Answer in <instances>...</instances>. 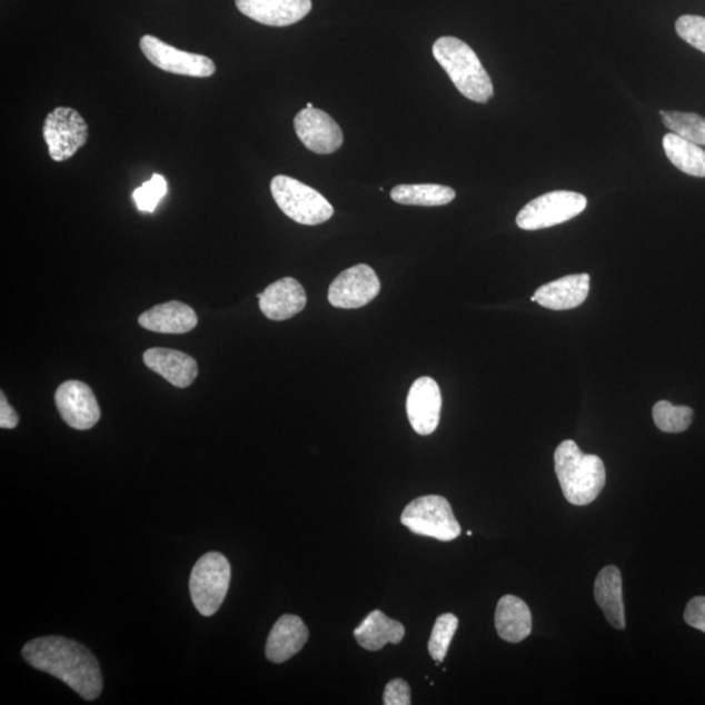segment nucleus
I'll return each instance as SVG.
<instances>
[{"label": "nucleus", "instance_id": "nucleus-3", "mask_svg": "<svg viewBox=\"0 0 705 705\" xmlns=\"http://www.w3.org/2000/svg\"><path fill=\"white\" fill-rule=\"evenodd\" d=\"M433 56L464 97L478 103L489 102L494 96L491 79L469 44L456 37H440L433 44Z\"/></svg>", "mask_w": 705, "mask_h": 705}, {"label": "nucleus", "instance_id": "nucleus-22", "mask_svg": "<svg viewBox=\"0 0 705 705\" xmlns=\"http://www.w3.org/2000/svg\"><path fill=\"white\" fill-rule=\"evenodd\" d=\"M405 627L400 622L388 618L384 612L374 610L355 629L359 645L367 651H379L388 643L399 644L404 639Z\"/></svg>", "mask_w": 705, "mask_h": 705}, {"label": "nucleus", "instance_id": "nucleus-1", "mask_svg": "<svg viewBox=\"0 0 705 705\" xmlns=\"http://www.w3.org/2000/svg\"><path fill=\"white\" fill-rule=\"evenodd\" d=\"M22 657L34 669L48 673L78 693L96 701L102 693L100 664L86 645L63 636H43L26 644Z\"/></svg>", "mask_w": 705, "mask_h": 705}, {"label": "nucleus", "instance_id": "nucleus-20", "mask_svg": "<svg viewBox=\"0 0 705 705\" xmlns=\"http://www.w3.org/2000/svg\"><path fill=\"white\" fill-rule=\"evenodd\" d=\"M595 599L614 628H626L624 584L618 567L607 566L599 572L595 582Z\"/></svg>", "mask_w": 705, "mask_h": 705}, {"label": "nucleus", "instance_id": "nucleus-32", "mask_svg": "<svg viewBox=\"0 0 705 705\" xmlns=\"http://www.w3.org/2000/svg\"><path fill=\"white\" fill-rule=\"evenodd\" d=\"M19 424V416L6 399V395L0 394V427L2 429H14Z\"/></svg>", "mask_w": 705, "mask_h": 705}, {"label": "nucleus", "instance_id": "nucleus-14", "mask_svg": "<svg viewBox=\"0 0 705 705\" xmlns=\"http://www.w3.org/2000/svg\"><path fill=\"white\" fill-rule=\"evenodd\" d=\"M245 17L268 27L296 24L312 10L311 0H236Z\"/></svg>", "mask_w": 705, "mask_h": 705}, {"label": "nucleus", "instance_id": "nucleus-7", "mask_svg": "<svg viewBox=\"0 0 705 705\" xmlns=\"http://www.w3.org/2000/svg\"><path fill=\"white\" fill-rule=\"evenodd\" d=\"M588 206L587 198L574 191H553L525 206L516 217L523 230H542L575 219Z\"/></svg>", "mask_w": 705, "mask_h": 705}, {"label": "nucleus", "instance_id": "nucleus-16", "mask_svg": "<svg viewBox=\"0 0 705 705\" xmlns=\"http://www.w3.org/2000/svg\"><path fill=\"white\" fill-rule=\"evenodd\" d=\"M589 287L588 274L569 275L537 289L532 301L554 311L572 310L585 302Z\"/></svg>", "mask_w": 705, "mask_h": 705}, {"label": "nucleus", "instance_id": "nucleus-4", "mask_svg": "<svg viewBox=\"0 0 705 705\" xmlns=\"http://www.w3.org/2000/svg\"><path fill=\"white\" fill-rule=\"evenodd\" d=\"M271 192L281 211L292 221L320 225L334 216V207L320 192L288 176H276Z\"/></svg>", "mask_w": 705, "mask_h": 705}, {"label": "nucleus", "instance_id": "nucleus-18", "mask_svg": "<svg viewBox=\"0 0 705 705\" xmlns=\"http://www.w3.org/2000/svg\"><path fill=\"white\" fill-rule=\"evenodd\" d=\"M148 369L161 375L178 388L190 387L198 377V364L183 351L152 348L142 356Z\"/></svg>", "mask_w": 705, "mask_h": 705}, {"label": "nucleus", "instance_id": "nucleus-8", "mask_svg": "<svg viewBox=\"0 0 705 705\" xmlns=\"http://www.w3.org/2000/svg\"><path fill=\"white\" fill-rule=\"evenodd\" d=\"M89 129L86 119L77 110L57 108L43 123V139L47 141L52 160L63 162L79 151L88 141Z\"/></svg>", "mask_w": 705, "mask_h": 705}, {"label": "nucleus", "instance_id": "nucleus-10", "mask_svg": "<svg viewBox=\"0 0 705 705\" xmlns=\"http://www.w3.org/2000/svg\"><path fill=\"white\" fill-rule=\"evenodd\" d=\"M380 281L374 269L358 265L336 277L328 290V301L337 309H359L379 295Z\"/></svg>", "mask_w": 705, "mask_h": 705}, {"label": "nucleus", "instance_id": "nucleus-24", "mask_svg": "<svg viewBox=\"0 0 705 705\" xmlns=\"http://www.w3.org/2000/svg\"><path fill=\"white\" fill-rule=\"evenodd\" d=\"M455 198V190L441 185H399L391 191V199L403 206L440 207Z\"/></svg>", "mask_w": 705, "mask_h": 705}, {"label": "nucleus", "instance_id": "nucleus-21", "mask_svg": "<svg viewBox=\"0 0 705 705\" xmlns=\"http://www.w3.org/2000/svg\"><path fill=\"white\" fill-rule=\"evenodd\" d=\"M495 628L500 639L520 643L532 633V613L522 598L507 595L499 599L495 610Z\"/></svg>", "mask_w": 705, "mask_h": 705}, {"label": "nucleus", "instance_id": "nucleus-30", "mask_svg": "<svg viewBox=\"0 0 705 705\" xmlns=\"http://www.w3.org/2000/svg\"><path fill=\"white\" fill-rule=\"evenodd\" d=\"M384 703L386 705H409L411 703L410 687L404 679H393L386 686Z\"/></svg>", "mask_w": 705, "mask_h": 705}, {"label": "nucleus", "instance_id": "nucleus-9", "mask_svg": "<svg viewBox=\"0 0 705 705\" xmlns=\"http://www.w3.org/2000/svg\"><path fill=\"white\" fill-rule=\"evenodd\" d=\"M140 49L148 61L162 71L191 78H209L216 72L208 57L178 50L153 36L141 37Z\"/></svg>", "mask_w": 705, "mask_h": 705}, {"label": "nucleus", "instance_id": "nucleus-19", "mask_svg": "<svg viewBox=\"0 0 705 705\" xmlns=\"http://www.w3.org/2000/svg\"><path fill=\"white\" fill-rule=\"evenodd\" d=\"M139 325L157 334L181 335L192 331L198 326V317L189 305L170 301L142 312Z\"/></svg>", "mask_w": 705, "mask_h": 705}, {"label": "nucleus", "instance_id": "nucleus-26", "mask_svg": "<svg viewBox=\"0 0 705 705\" xmlns=\"http://www.w3.org/2000/svg\"><path fill=\"white\" fill-rule=\"evenodd\" d=\"M654 421L664 433H684L694 421V410L688 407H675L669 401H658L654 411Z\"/></svg>", "mask_w": 705, "mask_h": 705}, {"label": "nucleus", "instance_id": "nucleus-33", "mask_svg": "<svg viewBox=\"0 0 705 705\" xmlns=\"http://www.w3.org/2000/svg\"><path fill=\"white\" fill-rule=\"evenodd\" d=\"M306 108H307V109H312V108H314V103H311V102H307V103H306Z\"/></svg>", "mask_w": 705, "mask_h": 705}, {"label": "nucleus", "instance_id": "nucleus-23", "mask_svg": "<svg viewBox=\"0 0 705 705\" xmlns=\"http://www.w3.org/2000/svg\"><path fill=\"white\" fill-rule=\"evenodd\" d=\"M667 159L688 176L705 178V151L679 135L669 132L663 139Z\"/></svg>", "mask_w": 705, "mask_h": 705}, {"label": "nucleus", "instance_id": "nucleus-15", "mask_svg": "<svg viewBox=\"0 0 705 705\" xmlns=\"http://www.w3.org/2000/svg\"><path fill=\"white\" fill-rule=\"evenodd\" d=\"M259 307L268 319L282 321L301 312L307 304L306 291L301 284L291 277H285L259 292Z\"/></svg>", "mask_w": 705, "mask_h": 705}, {"label": "nucleus", "instance_id": "nucleus-34", "mask_svg": "<svg viewBox=\"0 0 705 705\" xmlns=\"http://www.w3.org/2000/svg\"><path fill=\"white\" fill-rule=\"evenodd\" d=\"M665 110H659V116H662V118L665 116Z\"/></svg>", "mask_w": 705, "mask_h": 705}, {"label": "nucleus", "instance_id": "nucleus-12", "mask_svg": "<svg viewBox=\"0 0 705 705\" xmlns=\"http://www.w3.org/2000/svg\"><path fill=\"white\" fill-rule=\"evenodd\" d=\"M295 130L307 149L318 155H332L342 146L344 135L335 119L317 108L302 109L295 118Z\"/></svg>", "mask_w": 705, "mask_h": 705}, {"label": "nucleus", "instance_id": "nucleus-28", "mask_svg": "<svg viewBox=\"0 0 705 705\" xmlns=\"http://www.w3.org/2000/svg\"><path fill=\"white\" fill-rule=\"evenodd\" d=\"M167 192L168 183L165 178L155 175L152 179L133 191L132 198L137 202L139 211L152 214Z\"/></svg>", "mask_w": 705, "mask_h": 705}, {"label": "nucleus", "instance_id": "nucleus-5", "mask_svg": "<svg viewBox=\"0 0 705 705\" xmlns=\"http://www.w3.org/2000/svg\"><path fill=\"white\" fill-rule=\"evenodd\" d=\"M401 523L411 534L433 537L441 543L454 542L461 534L451 505L440 495H426L411 500L404 508Z\"/></svg>", "mask_w": 705, "mask_h": 705}, {"label": "nucleus", "instance_id": "nucleus-6", "mask_svg": "<svg viewBox=\"0 0 705 705\" xmlns=\"http://www.w3.org/2000/svg\"><path fill=\"white\" fill-rule=\"evenodd\" d=\"M231 579L229 560L220 553H208L193 566L190 577L191 599L198 612L211 617L227 597Z\"/></svg>", "mask_w": 705, "mask_h": 705}, {"label": "nucleus", "instance_id": "nucleus-13", "mask_svg": "<svg viewBox=\"0 0 705 705\" xmlns=\"http://www.w3.org/2000/svg\"><path fill=\"white\" fill-rule=\"evenodd\" d=\"M441 394L433 378L423 377L410 387L407 399V414L411 427L419 435H430L440 421Z\"/></svg>", "mask_w": 705, "mask_h": 705}, {"label": "nucleus", "instance_id": "nucleus-17", "mask_svg": "<svg viewBox=\"0 0 705 705\" xmlns=\"http://www.w3.org/2000/svg\"><path fill=\"white\" fill-rule=\"evenodd\" d=\"M307 641L309 628L304 620L297 615L285 614L269 633L266 656L271 663L282 664L301 652Z\"/></svg>", "mask_w": 705, "mask_h": 705}, {"label": "nucleus", "instance_id": "nucleus-31", "mask_svg": "<svg viewBox=\"0 0 705 705\" xmlns=\"http://www.w3.org/2000/svg\"><path fill=\"white\" fill-rule=\"evenodd\" d=\"M685 622L689 627L699 629L705 634V597L697 596L687 604Z\"/></svg>", "mask_w": 705, "mask_h": 705}, {"label": "nucleus", "instance_id": "nucleus-29", "mask_svg": "<svg viewBox=\"0 0 705 705\" xmlns=\"http://www.w3.org/2000/svg\"><path fill=\"white\" fill-rule=\"evenodd\" d=\"M675 31L682 40L705 54V18L684 14L675 22Z\"/></svg>", "mask_w": 705, "mask_h": 705}, {"label": "nucleus", "instance_id": "nucleus-11", "mask_svg": "<svg viewBox=\"0 0 705 705\" xmlns=\"http://www.w3.org/2000/svg\"><path fill=\"white\" fill-rule=\"evenodd\" d=\"M63 421L75 430H89L100 421L101 409L92 388L79 380L64 381L56 393Z\"/></svg>", "mask_w": 705, "mask_h": 705}, {"label": "nucleus", "instance_id": "nucleus-27", "mask_svg": "<svg viewBox=\"0 0 705 705\" xmlns=\"http://www.w3.org/2000/svg\"><path fill=\"white\" fill-rule=\"evenodd\" d=\"M459 627V619L455 614L447 613L441 614L433 627L429 645L430 656L440 664L447 656L449 644H451L454 636Z\"/></svg>", "mask_w": 705, "mask_h": 705}, {"label": "nucleus", "instance_id": "nucleus-25", "mask_svg": "<svg viewBox=\"0 0 705 705\" xmlns=\"http://www.w3.org/2000/svg\"><path fill=\"white\" fill-rule=\"evenodd\" d=\"M663 122L674 133L694 142L705 146V118L695 112L666 111Z\"/></svg>", "mask_w": 705, "mask_h": 705}, {"label": "nucleus", "instance_id": "nucleus-2", "mask_svg": "<svg viewBox=\"0 0 705 705\" xmlns=\"http://www.w3.org/2000/svg\"><path fill=\"white\" fill-rule=\"evenodd\" d=\"M555 474L569 504L587 506L602 494L606 484V469L596 455L580 451L574 440H565L555 449Z\"/></svg>", "mask_w": 705, "mask_h": 705}]
</instances>
